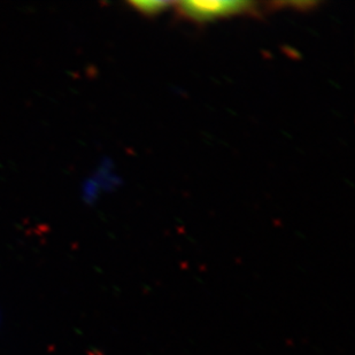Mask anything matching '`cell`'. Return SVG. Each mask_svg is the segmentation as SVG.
<instances>
[{
  "label": "cell",
  "mask_w": 355,
  "mask_h": 355,
  "mask_svg": "<svg viewBox=\"0 0 355 355\" xmlns=\"http://www.w3.org/2000/svg\"><path fill=\"white\" fill-rule=\"evenodd\" d=\"M175 5L183 19L197 24L243 14L253 15L262 10L260 3L253 1H180Z\"/></svg>",
  "instance_id": "obj_1"
},
{
  "label": "cell",
  "mask_w": 355,
  "mask_h": 355,
  "mask_svg": "<svg viewBox=\"0 0 355 355\" xmlns=\"http://www.w3.org/2000/svg\"><path fill=\"white\" fill-rule=\"evenodd\" d=\"M130 3L135 10L145 17H155L171 6L169 1H132Z\"/></svg>",
  "instance_id": "obj_2"
}]
</instances>
